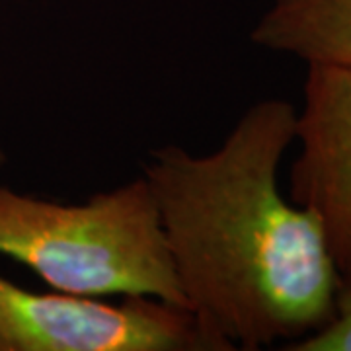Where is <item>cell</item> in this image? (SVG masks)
<instances>
[{"mask_svg":"<svg viewBox=\"0 0 351 351\" xmlns=\"http://www.w3.org/2000/svg\"><path fill=\"white\" fill-rule=\"evenodd\" d=\"M295 125L291 101L262 100L213 152L168 145L143 170L186 306L225 351L297 341L334 313L322 226L279 188Z\"/></svg>","mask_w":351,"mask_h":351,"instance_id":"6da1fadb","label":"cell"},{"mask_svg":"<svg viewBox=\"0 0 351 351\" xmlns=\"http://www.w3.org/2000/svg\"><path fill=\"white\" fill-rule=\"evenodd\" d=\"M0 254L63 293L152 297L188 308L143 176L82 203L0 186Z\"/></svg>","mask_w":351,"mask_h":351,"instance_id":"7a4b0ae2","label":"cell"},{"mask_svg":"<svg viewBox=\"0 0 351 351\" xmlns=\"http://www.w3.org/2000/svg\"><path fill=\"white\" fill-rule=\"evenodd\" d=\"M0 351H225L191 311L152 299L123 302L32 293L0 277Z\"/></svg>","mask_w":351,"mask_h":351,"instance_id":"3957f363","label":"cell"},{"mask_svg":"<svg viewBox=\"0 0 351 351\" xmlns=\"http://www.w3.org/2000/svg\"><path fill=\"white\" fill-rule=\"evenodd\" d=\"M306 66L291 201L318 219L339 285L351 287V69Z\"/></svg>","mask_w":351,"mask_h":351,"instance_id":"277c9868","label":"cell"},{"mask_svg":"<svg viewBox=\"0 0 351 351\" xmlns=\"http://www.w3.org/2000/svg\"><path fill=\"white\" fill-rule=\"evenodd\" d=\"M252 41L306 64L351 69V0H274Z\"/></svg>","mask_w":351,"mask_h":351,"instance_id":"5b68a950","label":"cell"},{"mask_svg":"<svg viewBox=\"0 0 351 351\" xmlns=\"http://www.w3.org/2000/svg\"><path fill=\"white\" fill-rule=\"evenodd\" d=\"M287 351H351V287L339 285L334 313L326 324L283 346Z\"/></svg>","mask_w":351,"mask_h":351,"instance_id":"8992f818","label":"cell"},{"mask_svg":"<svg viewBox=\"0 0 351 351\" xmlns=\"http://www.w3.org/2000/svg\"><path fill=\"white\" fill-rule=\"evenodd\" d=\"M4 160H6V156H4V152H2V149H0V166L4 164Z\"/></svg>","mask_w":351,"mask_h":351,"instance_id":"52a82bcc","label":"cell"}]
</instances>
